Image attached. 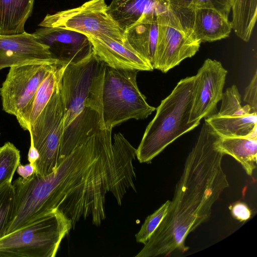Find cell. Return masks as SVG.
<instances>
[{
  "label": "cell",
  "instance_id": "13",
  "mask_svg": "<svg viewBox=\"0 0 257 257\" xmlns=\"http://www.w3.org/2000/svg\"><path fill=\"white\" fill-rule=\"evenodd\" d=\"M35 63L65 65L53 59L48 47L33 34H0V70L4 68Z\"/></svg>",
  "mask_w": 257,
  "mask_h": 257
},
{
  "label": "cell",
  "instance_id": "4",
  "mask_svg": "<svg viewBox=\"0 0 257 257\" xmlns=\"http://www.w3.org/2000/svg\"><path fill=\"white\" fill-rule=\"evenodd\" d=\"M139 71L116 69L101 62L89 100L100 116V128H112L130 119H143L156 110L150 105L137 82Z\"/></svg>",
  "mask_w": 257,
  "mask_h": 257
},
{
  "label": "cell",
  "instance_id": "6",
  "mask_svg": "<svg viewBox=\"0 0 257 257\" xmlns=\"http://www.w3.org/2000/svg\"><path fill=\"white\" fill-rule=\"evenodd\" d=\"M71 228V221L53 209L0 238V256L54 257Z\"/></svg>",
  "mask_w": 257,
  "mask_h": 257
},
{
  "label": "cell",
  "instance_id": "5",
  "mask_svg": "<svg viewBox=\"0 0 257 257\" xmlns=\"http://www.w3.org/2000/svg\"><path fill=\"white\" fill-rule=\"evenodd\" d=\"M196 86L195 75L183 78L161 101L136 150L140 163H151L168 145L200 124L189 122Z\"/></svg>",
  "mask_w": 257,
  "mask_h": 257
},
{
  "label": "cell",
  "instance_id": "19",
  "mask_svg": "<svg viewBox=\"0 0 257 257\" xmlns=\"http://www.w3.org/2000/svg\"><path fill=\"white\" fill-rule=\"evenodd\" d=\"M215 145L216 148L224 155H229L239 162L246 173L251 176L256 168L257 127L245 136H219Z\"/></svg>",
  "mask_w": 257,
  "mask_h": 257
},
{
  "label": "cell",
  "instance_id": "11",
  "mask_svg": "<svg viewBox=\"0 0 257 257\" xmlns=\"http://www.w3.org/2000/svg\"><path fill=\"white\" fill-rule=\"evenodd\" d=\"M221 107L205 121L220 137L245 136L257 127V112L241 105L237 86L233 85L223 93Z\"/></svg>",
  "mask_w": 257,
  "mask_h": 257
},
{
  "label": "cell",
  "instance_id": "7",
  "mask_svg": "<svg viewBox=\"0 0 257 257\" xmlns=\"http://www.w3.org/2000/svg\"><path fill=\"white\" fill-rule=\"evenodd\" d=\"M60 80L30 132V148L39 154V158L33 165L34 173L41 176L52 173L58 165L64 115Z\"/></svg>",
  "mask_w": 257,
  "mask_h": 257
},
{
  "label": "cell",
  "instance_id": "26",
  "mask_svg": "<svg viewBox=\"0 0 257 257\" xmlns=\"http://www.w3.org/2000/svg\"><path fill=\"white\" fill-rule=\"evenodd\" d=\"M175 7L195 9L199 8H211L216 10L228 18L231 10L232 0H168Z\"/></svg>",
  "mask_w": 257,
  "mask_h": 257
},
{
  "label": "cell",
  "instance_id": "28",
  "mask_svg": "<svg viewBox=\"0 0 257 257\" xmlns=\"http://www.w3.org/2000/svg\"><path fill=\"white\" fill-rule=\"evenodd\" d=\"M232 216L240 222L247 220L251 216V211L245 203L237 202L229 207Z\"/></svg>",
  "mask_w": 257,
  "mask_h": 257
},
{
  "label": "cell",
  "instance_id": "24",
  "mask_svg": "<svg viewBox=\"0 0 257 257\" xmlns=\"http://www.w3.org/2000/svg\"><path fill=\"white\" fill-rule=\"evenodd\" d=\"M15 192L12 182L0 187V238L6 235L13 215Z\"/></svg>",
  "mask_w": 257,
  "mask_h": 257
},
{
  "label": "cell",
  "instance_id": "12",
  "mask_svg": "<svg viewBox=\"0 0 257 257\" xmlns=\"http://www.w3.org/2000/svg\"><path fill=\"white\" fill-rule=\"evenodd\" d=\"M227 71L221 63L206 59L196 74V86L189 122L200 121L216 111V105L223 95Z\"/></svg>",
  "mask_w": 257,
  "mask_h": 257
},
{
  "label": "cell",
  "instance_id": "1",
  "mask_svg": "<svg viewBox=\"0 0 257 257\" xmlns=\"http://www.w3.org/2000/svg\"><path fill=\"white\" fill-rule=\"evenodd\" d=\"M112 129H97L45 176L50 207L60 210L72 223L89 219L99 226L106 217V195L121 205L132 188L136 191L133 160L136 149L121 133L111 140Z\"/></svg>",
  "mask_w": 257,
  "mask_h": 257
},
{
  "label": "cell",
  "instance_id": "16",
  "mask_svg": "<svg viewBox=\"0 0 257 257\" xmlns=\"http://www.w3.org/2000/svg\"><path fill=\"white\" fill-rule=\"evenodd\" d=\"M88 38L98 59L111 67L138 71L154 69L126 41L122 43L108 37Z\"/></svg>",
  "mask_w": 257,
  "mask_h": 257
},
{
  "label": "cell",
  "instance_id": "9",
  "mask_svg": "<svg viewBox=\"0 0 257 257\" xmlns=\"http://www.w3.org/2000/svg\"><path fill=\"white\" fill-rule=\"evenodd\" d=\"M107 10L104 0H90L77 8L48 14L39 26L71 30L88 38L108 37L124 43V32Z\"/></svg>",
  "mask_w": 257,
  "mask_h": 257
},
{
  "label": "cell",
  "instance_id": "17",
  "mask_svg": "<svg viewBox=\"0 0 257 257\" xmlns=\"http://www.w3.org/2000/svg\"><path fill=\"white\" fill-rule=\"evenodd\" d=\"M170 9L168 0H112L107 13L124 32L143 15L161 14Z\"/></svg>",
  "mask_w": 257,
  "mask_h": 257
},
{
  "label": "cell",
  "instance_id": "10",
  "mask_svg": "<svg viewBox=\"0 0 257 257\" xmlns=\"http://www.w3.org/2000/svg\"><path fill=\"white\" fill-rule=\"evenodd\" d=\"M158 21L153 68L166 73L183 60L193 56L201 42L182 24L171 6L169 10L158 15Z\"/></svg>",
  "mask_w": 257,
  "mask_h": 257
},
{
  "label": "cell",
  "instance_id": "25",
  "mask_svg": "<svg viewBox=\"0 0 257 257\" xmlns=\"http://www.w3.org/2000/svg\"><path fill=\"white\" fill-rule=\"evenodd\" d=\"M170 203V200H167L146 218L140 230L135 235L137 242L144 244L146 243L166 216Z\"/></svg>",
  "mask_w": 257,
  "mask_h": 257
},
{
  "label": "cell",
  "instance_id": "2",
  "mask_svg": "<svg viewBox=\"0 0 257 257\" xmlns=\"http://www.w3.org/2000/svg\"><path fill=\"white\" fill-rule=\"evenodd\" d=\"M219 135L205 121L188 154L167 213L136 257L184 253L188 235L210 217L213 204L229 187L223 156L215 147Z\"/></svg>",
  "mask_w": 257,
  "mask_h": 257
},
{
  "label": "cell",
  "instance_id": "21",
  "mask_svg": "<svg viewBox=\"0 0 257 257\" xmlns=\"http://www.w3.org/2000/svg\"><path fill=\"white\" fill-rule=\"evenodd\" d=\"M232 29L240 39L248 42L257 17V0H232Z\"/></svg>",
  "mask_w": 257,
  "mask_h": 257
},
{
  "label": "cell",
  "instance_id": "15",
  "mask_svg": "<svg viewBox=\"0 0 257 257\" xmlns=\"http://www.w3.org/2000/svg\"><path fill=\"white\" fill-rule=\"evenodd\" d=\"M173 10L183 25L201 43L220 40L230 35L232 29L231 22L215 9L174 7Z\"/></svg>",
  "mask_w": 257,
  "mask_h": 257
},
{
  "label": "cell",
  "instance_id": "3",
  "mask_svg": "<svg viewBox=\"0 0 257 257\" xmlns=\"http://www.w3.org/2000/svg\"><path fill=\"white\" fill-rule=\"evenodd\" d=\"M101 63L93 52L78 62L67 64L63 71L60 83L64 110L60 161L100 128L99 114L86 103Z\"/></svg>",
  "mask_w": 257,
  "mask_h": 257
},
{
  "label": "cell",
  "instance_id": "23",
  "mask_svg": "<svg viewBox=\"0 0 257 257\" xmlns=\"http://www.w3.org/2000/svg\"><path fill=\"white\" fill-rule=\"evenodd\" d=\"M20 151L9 142L0 147V187L12 179L17 167L21 164Z\"/></svg>",
  "mask_w": 257,
  "mask_h": 257
},
{
  "label": "cell",
  "instance_id": "18",
  "mask_svg": "<svg viewBox=\"0 0 257 257\" xmlns=\"http://www.w3.org/2000/svg\"><path fill=\"white\" fill-rule=\"evenodd\" d=\"M158 15H143L124 32L125 41L153 67L158 33Z\"/></svg>",
  "mask_w": 257,
  "mask_h": 257
},
{
  "label": "cell",
  "instance_id": "14",
  "mask_svg": "<svg viewBox=\"0 0 257 257\" xmlns=\"http://www.w3.org/2000/svg\"><path fill=\"white\" fill-rule=\"evenodd\" d=\"M38 41L46 45L52 57L64 64L78 62L94 52L88 37L71 30L42 27L33 33Z\"/></svg>",
  "mask_w": 257,
  "mask_h": 257
},
{
  "label": "cell",
  "instance_id": "8",
  "mask_svg": "<svg viewBox=\"0 0 257 257\" xmlns=\"http://www.w3.org/2000/svg\"><path fill=\"white\" fill-rule=\"evenodd\" d=\"M56 65L58 64L35 63L11 67L0 88L3 110L15 115L22 128L29 133L35 94L43 80Z\"/></svg>",
  "mask_w": 257,
  "mask_h": 257
},
{
  "label": "cell",
  "instance_id": "27",
  "mask_svg": "<svg viewBox=\"0 0 257 257\" xmlns=\"http://www.w3.org/2000/svg\"><path fill=\"white\" fill-rule=\"evenodd\" d=\"M243 101L247 103L253 112H257V71L245 89Z\"/></svg>",
  "mask_w": 257,
  "mask_h": 257
},
{
  "label": "cell",
  "instance_id": "22",
  "mask_svg": "<svg viewBox=\"0 0 257 257\" xmlns=\"http://www.w3.org/2000/svg\"><path fill=\"white\" fill-rule=\"evenodd\" d=\"M66 65H55L39 86L34 97L30 115V128L52 95Z\"/></svg>",
  "mask_w": 257,
  "mask_h": 257
},
{
  "label": "cell",
  "instance_id": "29",
  "mask_svg": "<svg viewBox=\"0 0 257 257\" xmlns=\"http://www.w3.org/2000/svg\"><path fill=\"white\" fill-rule=\"evenodd\" d=\"M17 173L23 178H27L32 176L35 172V168L33 165L29 163L24 166L21 164L17 169Z\"/></svg>",
  "mask_w": 257,
  "mask_h": 257
},
{
  "label": "cell",
  "instance_id": "20",
  "mask_svg": "<svg viewBox=\"0 0 257 257\" xmlns=\"http://www.w3.org/2000/svg\"><path fill=\"white\" fill-rule=\"evenodd\" d=\"M34 0H0V34L25 32L24 26L32 12Z\"/></svg>",
  "mask_w": 257,
  "mask_h": 257
}]
</instances>
